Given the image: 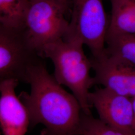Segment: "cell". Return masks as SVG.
<instances>
[{"label": "cell", "mask_w": 135, "mask_h": 135, "mask_svg": "<svg viewBox=\"0 0 135 135\" xmlns=\"http://www.w3.org/2000/svg\"><path fill=\"white\" fill-rule=\"evenodd\" d=\"M30 93L19 97L29 113L30 126L45 127L41 135H78L82 107L73 94L66 91L41 61L29 69L27 82Z\"/></svg>", "instance_id": "6da1fadb"}, {"label": "cell", "mask_w": 135, "mask_h": 135, "mask_svg": "<svg viewBox=\"0 0 135 135\" xmlns=\"http://www.w3.org/2000/svg\"><path fill=\"white\" fill-rule=\"evenodd\" d=\"M83 46L78 41L60 39L44 46L39 54L42 58L51 60L56 80L71 91L84 113L91 114L89 95L94 85L90 75L92 64L91 59L84 53Z\"/></svg>", "instance_id": "7a4b0ae2"}, {"label": "cell", "mask_w": 135, "mask_h": 135, "mask_svg": "<svg viewBox=\"0 0 135 135\" xmlns=\"http://www.w3.org/2000/svg\"><path fill=\"white\" fill-rule=\"evenodd\" d=\"M108 20L102 0H72L71 20L63 39L86 45L92 58L106 54Z\"/></svg>", "instance_id": "3957f363"}, {"label": "cell", "mask_w": 135, "mask_h": 135, "mask_svg": "<svg viewBox=\"0 0 135 135\" xmlns=\"http://www.w3.org/2000/svg\"><path fill=\"white\" fill-rule=\"evenodd\" d=\"M68 7L69 1L30 0L23 30L38 53L44 46L63 39L69 24L65 18Z\"/></svg>", "instance_id": "277c9868"}, {"label": "cell", "mask_w": 135, "mask_h": 135, "mask_svg": "<svg viewBox=\"0 0 135 135\" xmlns=\"http://www.w3.org/2000/svg\"><path fill=\"white\" fill-rule=\"evenodd\" d=\"M42 58L29 44L23 29L0 26V79L27 82L29 69Z\"/></svg>", "instance_id": "5b68a950"}, {"label": "cell", "mask_w": 135, "mask_h": 135, "mask_svg": "<svg viewBox=\"0 0 135 135\" xmlns=\"http://www.w3.org/2000/svg\"><path fill=\"white\" fill-rule=\"evenodd\" d=\"M89 102L103 123L128 135H135L132 98L103 87L90 92Z\"/></svg>", "instance_id": "8992f818"}, {"label": "cell", "mask_w": 135, "mask_h": 135, "mask_svg": "<svg viewBox=\"0 0 135 135\" xmlns=\"http://www.w3.org/2000/svg\"><path fill=\"white\" fill-rule=\"evenodd\" d=\"M95 85L121 95L135 96V65L121 58L106 54L98 58H91Z\"/></svg>", "instance_id": "52a82bcc"}, {"label": "cell", "mask_w": 135, "mask_h": 135, "mask_svg": "<svg viewBox=\"0 0 135 135\" xmlns=\"http://www.w3.org/2000/svg\"><path fill=\"white\" fill-rule=\"evenodd\" d=\"M19 83L15 79L0 82V126L3 135H25L30 128L27 109L16 93Z\"/></svg>", "instance_id": "ba28073f"}, {"label": "cell", "mask_w": 135, "mask_h": 135, "mask_svg": "<svg viewBox=\"0 0 135 135\" xmlns=\"http://www.w3.org/2000/svg\"><path fill=\"white\" fill-rule=\"evenodd\" d=\"M111 16L107 36H135V10L132 0H109Z\"/></svg>", "instance_id": "9c48e42d"}, {"label": "cell", "mask_w": 135, "mask_h": 135, "mask_svg": "<svg viewBox=\"0 0 135 135\" xmlns=\"http://www.w3.org/2000/svg\"><path fill=\"white\" fill-rule=\"evenodd\" d=\"M29 6L30 0H0V26L23 29Z\"/></svg>", "instance_id": "30bf717a"}, {"label": "cell", "mask_w": 135, "mask_h": 135, "mask_svg": "<svg viewBox=\"0 0 135 135\" xmlns=\"http://www.w3.org/2000/svg\"><path fill=\"white\" fill-rule=\"evenodd\" d=\"M106 53L121 58L135 65V36L108 35L106 39Z\"/></svg>", "instance_id": "8fae6325"}, {"label": "cell", "mask_w": 135, "mask_h": 135, "mask_svg": "<svg viewBox=\"0 0 135 135\" xmlns=\"http://www.w3.org/2000/svg\"><path fill=\"white\" fill-rule=\"evenodd\" d=\"M78 135H128L103 123L91 114L82 112Z\"/></svg>", "instance_id": "7c38bea8"}, {"label": "cell", "mask_w": 135, "mask_h": 135, "mask_svg": "<svg viewBox=\"0 0 135 135\" xmlns=\"http://www.w3.org/2000/svg\"><path fill=\"white\" fill-rule=\"evenodd\" d=\"M132 103H133V106L134 109V129L135 132V96L132 98Z\"/></svg>", "instance_id": "4fadbf2b"}, {"label": "cell", "mask_w": 135, "mask_h": 135, "mask_svg": "<svg viewBox=\"0 0 135 135\" xmlns=\"http://www.w3.org/2000/svg\"><path fill=\"white\" fill-rule=\"evenodd\" d=\"M132 1L133 2V5H134V7L135 10V0H132Z\"/></svg>", "instance_id": "5bb4252c"}, {"label": "cell", "mask_w": 135, "mask_h": 135, "mask_svg": "<svg viewBox=\"0 0 135 135\" xmlns=\"http://www.w3.org/2000/svg\"><path fill=\"white\" fill-rule=\"evenodd\" d=\"M61 1H69V0H61Z\"/></svg>", "instance_id": "9a60e30c"}]
</instances>
